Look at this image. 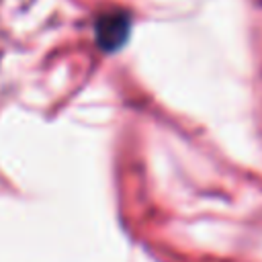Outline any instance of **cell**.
<instances>
[{"mask_svg":"<svg viewBox=\"0 0 262 262\" xmlns=\"http://www.w3.org/2000/svg\"><path fill=\"white\" fill-rule=\"evenodd\" d=\"M131 31V18L125 10H106L96 20V41L104 51H117L125 45Z\"/></svg>","mask_w":262,"mask_h":262,"instance_id":"6da1fadb","label":"cell"}]
</instances>
